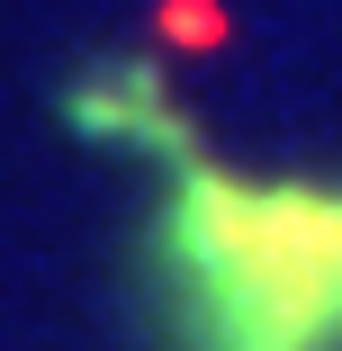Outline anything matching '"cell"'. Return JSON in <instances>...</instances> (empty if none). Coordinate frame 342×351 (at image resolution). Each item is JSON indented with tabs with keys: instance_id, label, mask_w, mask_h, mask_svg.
I'll return each instance as SVG.
<instances>
[{
	"instance_id": "obj_1",
	"label": "cell",
	"mask_w": 342,
	"mask_h": 351,
	"mask_svg": "<svg viewBox=\"0 0 342 351\" xmlns=\"http://www.w3.org/2000/svg\"><path fill=\"white\" fill-rule=\"evenodd\" d=\"M198 351H342V198L198 162L171 207Z\"/></svg>"
}]
</instances>
